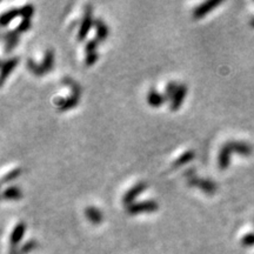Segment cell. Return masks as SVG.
<instances>
[{"instance_id":"obj_1","label":"cell","mask_w":254,"mask_h":254,"mask_svg":"<svg viewBox=\"0 0 254 254\" xmlns=\"http://www.w3.org/2000/svg\"><path fill=\"white\" fill-rule=\"evenodd\" d=\"M236 153L242 157H250L253 153V148L246 141L230 140L222 145L218 155V166L220 169L225 171L228 168L231 162V154Z\"/></svg>"},{"instance_id":"obj_2","label":"cell","mask_w":254,"mask_h":254,"mask_svg":"<svg viewBox=\"0 0 254 254\" xmlns=\"http://www.w3.org/2000/svg\"><path fill=\"white\" fill-rule=\"evenodd\" d=\"M61 83L70 87L71 95L67 98H56L54 103H55V106L59 109V111L65 112L78 105L79 100H80V97H81V87L77 81L73 80L72 78L69 77V75H66V77L61 79Z\"/></svg>"},{"instance_id":"obj_3","label":"cell","mask_w":254,"mask_h":254,"mask_svg":"<svg viewBox=\"0 0 254 254\" xmlns=\"http://www.w3.org/2000/svg\"><path fill=\"white\" fill-rule=\"evenodd\" d=\"M183 177L186 178V181L192 187H198L200 191H202L204 193L208 194V196H212L217 192V183L214 181H212L211 179H202V178L198 177L196 173V169L193 167L186 169L183 172Z\"/></svg>"},{"instance_id":"obj_4","label":"cell","mask_w":254,"mask_h":254,"mask_svg":"<svg viewBox=\"0 0 254 254\" xmlns=\"http://www.w3.org/2000/svg\"><path fill=\"white\" fill-rule=\"evenodd\" d=\"M53 64H54V53L52 49H47L45 51L44 59H42L41 64H36L33 59L28 58L26 60V67L31 73L36 75V77H42L45 73H49L53 69Z\"/></svg>"},{"instance_id":"obj_5","label":"cell","mask_w":254,"mask_h":254,"mask_svg":"<svg viewBox=\"0 0 254 254\" xmlns=\"http://www.w3.org/2000/svg\"><path fill=\"white\" fill-rule=\"evenodd\" d=\"M159 210V205L154 200H145V201L133 202L132 205L127 206L126 212L129 216H137L140 213H153Z\"/></svg>"},{"instance_id":"obj_6","label":"cell","mask_w":254,"mask_h":254,"mask_svg":"<svg viewBox=\"0 0 254 254\" xmlns=\"http://www.w3.org/2000/svg\"><path fill=\"white\" fill-rule=\"evenodd\" d=\"M93 22H94V19L92 18V6L91 4H86L84 7V16L83 19H81V24L80 28L78 31V41H84L86 36L89 35L90 30L93 26Z\"/></svg>"},{"instance_id":"obj_7","label":"cell","mask_w":254,"mask_h":254,"mask_svg":"<svg viewBox=\"0 0 254 254\" xmlns=\"http://www.w3.org/2000/svg\"><path fill=\"white\" fill-rule=\"evenodd\" d=\"M25 230H26V226L22 221H19L16 225V227L13 228L12 233L10 236V245H11V253L10 254H18V251L16 250V247L18 246L19 242L21 241L22 236H24Z\"/></svg>"},{"instance_id":"obj_8","label":"cell","mask_w":254,"mask_h":254,"mask_svg":"<svg viewBox=\"0 0 254 254\" xmlns=\"http://www.w3.org/2000/svg\"><path fill=\"white\" fill-rule=\"evenodd\" d=\"M146 187H147V183L144 182V181H140V182L135 183L133 187L129 188V190L127 191L125 194H124L123 204L125 205L126 207H127V206L133 204L135 198L139 196V194L143 193V192L146 190Z\"/></svg>"},{"instance_id":"obj_9","label":"cell","mask_w":254,"mask_h":254,"mask_svg":"<svg viewBox=\"0 0 254 254\" xmlns=\"http://www.w3.org/2000/svg\"><path fill=\"white\" fill-rule=\"evenodd\" d=\"M222 1L220 0H208V1L202 2L199 6H197L193 10V18L194 19H201L202 17H205L206 14L210 13L213 8L218 7L219 5H221Z\"/></svg>"},{"instance_id":"obj_10","label":"cell","mask_w":254,"mask_h":254,"mask_svg":"<svg viewBox=\"0 0 254 254\" xmlns=\"http://www.w3.org/2000/svg\"><path fill=\"white\" fill-rule=\"evenodd\" d=\"M19 63L18 56H12V58H8L6 60H4L1 63V74H0V84L1 86L4 85L5 80H6L8 75L12 73V71L16 69V66Z\"/></svg>"},{"instance_id":"obj_11","label":"cell","mask_w":254,"mask_h":254,"mask_svg":"<svg viewBox=\"0 0 254 254\" xmlns=\"http://www.w3.org/2000/svg\"><path fill=\"white\" fill-rule=\"evenodd\" d=\"M186 94H187V86H186L185 84H179L176 94H174V97L171 101V105H169L171 111L176 112L180 109V107H181L182 101L183 99H185Z\"/></svg>"},{"instance_id":"obj_12","label":"cell","mask_w":254,"mask_h":254,"mask_svg":"<svg viewBox=\"0 0 254 254\" xmlns=\"http://www.w3.org/2000/svg\"><path fill=\"white\" fill-rule=\"evenodd\" d=\"M1 38L5 42V51H6L7 53L13 51L14 47H16L17 44L19 42V35L14 30L2 32Z\"/></svg>"},{"instance_id":"obj_13","label":"cell","mask_w":254,"mask_h":254,"mask_svg":"<svg viewBox=\"0 0 254 254\" xmlns=\"http://www.w3.org/2000/svg\"><path fill=\"white\" fill-rule=\"evenodd\" d=\"M146 100H147V104L149 106L152 107H160L163 106V104L166 103V97L165 94H163V93L158 92L155 89H151L147 93V98H146Z\"/></svg>"},{"instance_id":"obj_14","label":"cell","mask_w":254,"mask_h":254,"mask_svg":"<svg viewBox=\"0 0 254 254\" xmlns=\"http://www.w3.org/2000/svg\"><path fill=\"white\" fill-rule=\"evenodd\" d=\"M93 26L95 27V31H97V36H95V38H97L100 42L105 41L107 36H109V27H107L105 22L101 20L100 18H95L94 22H93Z\"/></svg>"},{"instance_id":"obj_15","label":"cell","mask_w":254,"mask_h":254,"mask_svg":"<svg viewBox=\"0 0 254 254\" xmlns=\"http://www.w3.org/2000/svg\"><path fill=\"white\" fill-rule=\"evenodd\" d=\"M85 214H86V218L89 219V221L92 222L93 225H99L103 221V214L94 206H87L85 208Z\"/></svg>"},{"instance_id":"obj_16","label":"cell","mask_w":254,"mask_h":254,"mask_svg":"<svg viewBox=\"0 0 254 254\" xmlns=\"http://www.w3.org/2000/svg\"><path fill=\"white\" fill-rule=\"evenodd\" d=\"M194 157H196V152H194L193 149H187V151L183 152L180 157H178L177 159L174 160V163H172V168L181 167L182 165H185V163H190L191 160H193Z\"/></svg>"},{"instance_id":"obj_17","label":"cell","mask_w":254,"mask_h":254,"mask_svg":"<svg viewBox=\"0 0 254 254\" xmlns=\"http://www.w3.org/2000/svg\"><path fill=\"white\" fill-rule=\"evenodd\" d=\"M20 16V10L19 8H10L6 12H4L0 17V24L2 27H6L13 19H16L17 17Z\"/></svg>"},{"instance_id":"obj_18","label":"cell","mask_w":254,"mask_h":254,"mask_svg":"<svg viewBox=\"0 0 254 254\" xmlns=\"http://www.w3.org/2000/svg\"><path fill=\"white\" fill-rule=\"evenodd\" d=\"M21 198V191L18 186H8L2 192V200H19Z\"/></svg>"},{"instance_id":"obj_19","label":"cell","mask_w":254,"mask_h":254,"mask_svg":"<svg viewBox=\"0 0 254 254\" xmlns=\"http://www.w3.org/2000/svg\"><path fill=\"white\" fill-rule=\"evenodd\" d=\"M178 85L176 81H169V83H167V85H166L165 87V97H166V100L167 101H172V99H173L174 94H176L177 90H178Z\"/></svg>"},{"instance_id":"obj_20","label":"cell","mask_w":254,"mask_h":254,"mask_svg":"<svg viewBox=\"0 0 254 254\" xmlns=\"http://www.w3.org/2000/svg\"><path fill=\"white\" fill-rule=\"evenodd\" d=\"M22 173V168L21 167H17V168H13L12 171H10L8 173H6L2 178V183H7L10 181H13L14 179H17L20 174Z\"/></svg>"},{"instance_id":"obj_21","label":"cell","mask_w":254,"mask_h":254,"mask_svg":"<svg viewBox=\"0 0 254 254\" xmlns=\"http://www.w3.org/2000/svg\"><path fill=\"white\" fill-rule=\"evenodd\" d=\"M19 10H20V17H22V19H31V17L35 13V7L32 4L24 5V6L19 7Z\"/></svg>"},{"instance_id":"obj_22","label":"cell","mask_w":254,"mask_h":254,"mask_svg":"<svg viewBox=\"0 0 254 254\" xmlns=\"http://www.w3.org/2000/svg\"><path fill=\"white\" fill-rule=\"evenodd\" d=\"M30 28H31V19H22V20L19 22V25L16 27V30H14V31H16L18 35H21V33L27 32Z\"/></svg>"},{"instance_id":"obj_23","label":"cell","mask_w":254,"mask_h":254,"mask_svg":"<svg viewBox=\"0 0 254 254\" xmlns=\"http://www.w3.org/2000/svg\"><path fill=\"white\" fill-rule=\"evenodd\" d=\"M99 41L97 38L94 39H91V40H89L86 42V45H85V52H86V54H90V53H93V52H97V47L99 45Z\"/></svg>"},{"instance_id":"obj_24","label":"cell","mask_w":254,"mask_h":254,"mask_svg":"<svg viewBox=\"0 0 254 254\" xmlns=\"http://www.w3.org/2000/svg\"><path fill=\"white\" fill-rule=\"evenodd\" d=\"M241 245L244 247H253L254 246V232H250L245 234L241 238Z\"/></svg>"},{"instance_id":"obj_25","label":"cell","mask_w":254,"mask_h":254,"mask_svg":"<svg viewBox=\"0 0 254 254\" xmlns=\"http://www.w3.org/2000/svg\"><path fill=\"white\" fill-rule=\"evenodd\" d=\"M36 247V242L35 241V240H30V241L25 242L24 245H22L20 251H19L18 254H27L28 252H31V251H33L35 248Z\"/></svg>"},{"instance_id":"obj_26","label":"cell","mask_w":254,"mask_h":254,"mask_svg":"<svg viewBox=\"0 0 254 254\" xmlns=\"http://www.w3.org/2000/svg\"><path fill=\"white\" fill-rule=\"evenodd\" d=\"M98 52H93L90 53V54H86V56H85V65H86V66H92V65H94L98 61Z\"/></svg>"},{"instance_id":"obj_27","label":"cell","mask_w":254,"mask_h":254,"mask_svg":"<svg viewBox=\"0 0 254 254\" xmlns=\"http://www.w3.org/2000/svg\"><path fill=\"white\" fill-rule=\"evenodd\" d=\"M250 25H251V26H252V27L254 28V17H253L252 19H251V21H250Z\"/></svg>"}]
</instances>
